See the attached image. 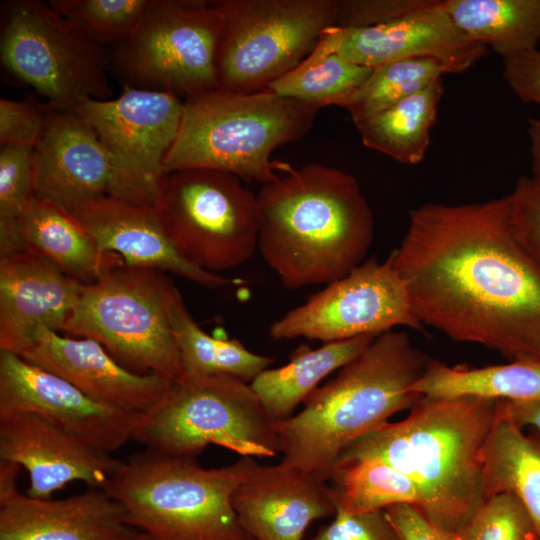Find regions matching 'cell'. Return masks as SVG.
<instances>
[{
  "label": "cell",
  "instance_id": "25",
  "mask_svg": "<svg viewBox=\"0 0 540 540\" xmlns=\"http://www.w3.org/2000/svg\"><path fill=\"white\" fill-rule=\"evenodd\" d=\"M376 336L323 343L315 349L300 345L286 365L264 370L250 385L273 422L286 420L323 378L358 357Z\"/></svg>",
  "mask_w": 540,
  "mask_h": 540
},
{
  "label": "cell",
  "instance_id": "16",
  "mask_svg": "<svg viewBox=\"0 0 540 540\" xmlns=\"http://www.w3.org/2000/svg\"><path fill=\"white\" fill-rule=\"evenodd\" d=\"M323 38L333 53L372 68L402 59L429 58L442 63L448 73L459 74L488 51L460 31L438 0H428L386 24L362 29L334 26Z\"/></svg>",
  "mask_w": 540,
  "mask_h": 540
},
{
  "label": "cell",
  "instance_id": "34",
  "mask_svg": "<svg viewBox=\"0 0 540 540\" xmlns=\"http://www.w3.org/2000/svg\"><path fill=\"white\" fill-rule=\"evenodd\" d=\"M150 0H51V8L101 45L119 43L139 24Z\"/></svg>",
  "mask_w": 540,
  "mask_h": 540
},
{
  "label": "cell",
  "instance_id": "20",
  "mask_svg": "<svg viewBox=\"0 0 540 540\" xmlns=\"http://www.w3.org/2000/svg\"><path fill=\"white\" fill-rule=\"evenodd\" d=\"M20 356L92 399L134 413L150 410L174 382L127 369L92 339L63 336L47 328L38 331L34 344Z\"/></svg>",
  "mask_w": 540,
  "mask_h": 540
},
{
  "label": "cell",
  "instance_id": "27",
  "mask_svg": "<svg viewBox=\"0 0 540 540\" xmlns=\"http://www.w3.org/2000/svg\"><path fill=\"white\" fill-rule=\"evenodd\" d=\"M442 7L470 40L502 59L540 41V0H444Z\"/></svg>",
  "mask_w": 540,
  "mask_h": 540
},
{
  "label": "cell",
  "instance_id": "22",
  "mask_svg": "<svg viewBox=\"0 0 540 540\" xmlns=\"http://www.w3.org/2000/svg\"><path fill=\"white\" fill-rule=\"evenodd\" d=\"M231 502L253 540H302L313 521L336 513L327 482L282 462L258 465L234 491Z\"/></svg>",
  "mask_w": 540,
  "mask_h": 540
},
{
  "label": "cell",
  "instance_id": "46",
  "mask_svg": "<svg viewBox=\"0 0 540 540\" xmlns=\"http://www.w3.org/2000/svg\"><path fill=\"white\" fill-rule=\"evenodd\" d=\"M247 540H253V539L249 537Z\"/></svg>",
  "mask_w": 540,
  "mask_h": 540
},
{
  "label": "cell",
  "instance_id": "9",
  "mask_svg": "<svg viewBox=\"0 0 540 540\" xmlns=\"http://www.w3.org/2000/svg\"><path fill=\"white\" fill-rule=\"evenodd\" d=\"M0 62L51 109L74 111L87 99L107 100L112 95L104 46L41 0L1 5Z\"/></svg>",
  "mask_w": 540,
  "mask_h": 540
},
{
  "label": "cell",
  "instance_id": "17",
  "mask_svg": "<svg viewBox=\"0 0 540 540\" xmlns=\"http://www.w3.org/2000/svg\"><path fill=\"white\" fill-rule=\"evenodd\" d=\"M19 469L0 461V540H119L136 531L104 489L61 500L33 498L16 488Z\"/></svg>",
  "mask_w": 540,
  "mask_h": 540
},
{
  "label": "cell",
  "instance_id": "45",
  "mask_svg": "<svg viewBox=\"0 0 540 540\" xmlns=\"http://www.w3.org/2000/svg\"><path fill=\"white\" fill-rule=\"evenodd\" d=\"M119 540H156L145 532L135 531Z\"/></svg>",
  "mask_w": 540,
  "mask_h": 540
},
{
  "label": "cell",
  "instance_id": "8",
  "mask_svg": "<svg viewBox=\"0 0 540 540\" xmlns=\"http://www.w3.org/2000/svg\"><path fill=\"white\" fill-rule=\"evenodd\" d=\"M135 440L147 449L196 457L208 445L241 457L280 453L274 422L250 383L216 375H184L150 410L142 413Z\"/></svg>",
  "mask_w": 540,
  "mask_h": 540
},
{
  "label": "cell",
  "instance_id": "43",
  "mask_svg": "<svg viewBox=\"0 0 540 540\" xmlns=\"http://www.w3.org/2000/svg\"><path fill=\"white\" fill-rule=\"evenodd\" d=\"M497 414L514 422L519 428L532 426L540 432V399L530 401L498 400Z\"/></svg>",
  "mask_w": 540,
  "mask_h": 540
},
{
  "label": "cell",
  "instance_id": "24",
  "mask_svg": "<svg viewBox=\"0 0 540 540\" xmlns=\"http://www.w3.org/2000/svg\"><path fill=\"white\" fill-rule=\"evenodd\" d=\"M19 221L27 250L46 257L84 285L124 263L118 255L101 251L70 212L49 201L33 196Z\"/></svg>",
  "mask_w": 540,
  "mask_h": 540
},
{
  "label": "cell",
  "instance_id": "33",
  "mask_svg": "<svg viewBox=\"0 0 540 540\" xmlns=\"http://www.w3.org/2000/svg\"><path fill=\"white\" fill-rule=\"evenodd\" d=\"M448 73L429 58H410L373 68L365 83L344 107L354 124L418 93Z\"/></svg>",
  "mask_w": 540,
  "mask_h": 540
},
{
  "label": "cell",
  "instance_id": "2",
  "mask_svg": "<svg viewBox=\"0 0 540 540\" xmlns=\"http://www.w3.org/2000/svg\"><path fill=\"white\" fill-rule=\"evenodd\" d=\"M277 168L283 175L256 195L258 251L282 285H327L363 263L374 217L357 179L318 163Z\"/></svg>",
  "mask_w": 540,
  "mask_h": 540
},
{
  "label": "cell",
  "instance_id": "32",
  "mask_svg": "<svg viewBox=\"0 0 540 540\" xmlns=\"http://www.w3.org/2000/svg\"><path fill=\"white\" fill-rule=\"evenodd\" d=\"M373 68L347 61L337 53L314 51L299 67L274 81L266 89L319 109L345 107L365 83Z\"/></svg>",
  "mask_w": 540,
  "mask_h": 540
},
{
  "label": "cell",
  "instance_id": "5",
  "mask_svg": "<svg viewBox=\"0 0 540 540\" xmlns=\"http://www.w3.org/2000/svg\"><path fill=\"white\" fill-rule=\"evenodd\" d=\"M316 108L269 89L243 93L224 89L188 97L164 172L207 169L262 185L279 176L272 152L305 137Z\"/></svg>",
  "mask_w": 540,
  "mask_h": 540
},
{
  "label": "cell",
  "instance_id": "19",
  "mask_svg": "<svg viewBox=\"0 0 540 540\" xmlns=\"http://www.w3.org/2000/svg\"><path fill=\"white\" fill-rule=\"evenodd\" d=\"M112 179L110 157L95 130L74 111L47 106L34 146V196L71 212L109 195Z\"/></svg>",
  "mask_w": 540,
  "mask_h": 540
},
{
  "label": "cell",
  "instance_id": "39",
  "mask_svg": "<svg viewBox=\"0 0 540 540\" xmlns=\"http://www.w3.org/2000/svg\"><path fill=\"white\" fill-rule=\"evenodd\" d=\"M310 540H400L384 510L350 514L336 510L334 519Z\"/></svg>",
  "mask_w": 540,
  "mask_h": 540
},
{
  "label": "cell",
  "instance_id": "4",
  "mask_svg": "<svg viewBox=\"0 0 540 540\" xmlns=\"http://www.w3.org/2000/svg\"><path fill=\"white\" fill-rule=\"evenodd\" d=\"M431 361L405 332L377 335L332 380L313 390L298 414L274 422L281 462L329 482L349 444L423 396L414 385Z\"/></svg>",
  "mask_w": 540,
  "mask_h": 540
},
{
  "label": "cell",
  "instance_id": "28",
  "mask_svg": "<svg viewBox=\"0 0 540 540\" xmlns=\"http://www.w3.org/2000/svg\"><path fill=\"white\" fill-rule=\"evenodd\" d=\"M442 95L441 78L418 93L355 123L362 143L399 163H420L431 141V130Z\"/></svg>",
  "mask_w": 540,
  "mask_h": 540
},
{
  "label": "cell",
  "instance_id": "30",
  "mask_svg": "<svg viewBox=\"0 0 540 540\" xmlns=\"http://www.w3.org/2000/svg\"><path fill=\"white\" fill-rule=\"evenodd\" d=\"M172 326L184 375H216L251 383L274 362L248 350L236 339L203 331L187 310L178 290L172 304Z\"/></svg>",
  "mask_w": 540,
  "mask_h": 540
},
{
  "label": "cell",
  "instance_id": "10",
  "mask_svg": "<svg viewBox=\"0 0 540 540\" xmlns=\"http://www.w3.org/2000/svg\"><path fill=\"white\" fill-rule=\"evenodd\" d=\"M222 13L214 1L150 0L139 24L108 53L124 87L186 98L219 88Z\"/></svg>",
  "mask_w": 540,
  "mask_h": 540
},
{
  "label": "cell",
  "instance_id": "44",
  "mask_svg": "<svg viewBox=\"0 0 540 540\" xmlns=\"http://www.w3.org/2000/svg\"><path fill=\"white\" fill-rule=\"evenodd\" d=\"M532 178L540 184V119L528 120Z\"/></svg>",
  "mask_w": 540,
  "mask_h": 540
},
{
  "label": "cell",
  "instance_id": "41",
  "mask_svg": "<svg viewBox=\"0 0 540 540\" xmlns=\"http://www.w3.org/2000/svg\"><path fill=\"white\" fill-rule=\"evenodd\" d=\"M502 60L503 77L514 94L525 103L540 106V51H524Z\"/></svg>",
  "mask_w": 540,
  "mask_h": 540
},
{
  "label": "cell",
  "instance_id": "26",
  "mask_svg": "<svg viewBox=\"0 0 540 540\" xmlns=\"http://www.w3.org/2000/svg\"><path fill=\"white\" fill-rule=\"evenodd\" d=\"M485 500L500 493L515 495L525 506L540 536V432L525 434L498 416L484 450Z\"/></svg>",
  "mask_w": 540,
  "mask_h": 540
},
{
  "label": "cell",
  "instance_id": "29",
  "mask_svg": "<svg viewBox=\"0 0 540 540\" xmlns=\"http://www.w3.org/2000/svg\"><path fill=\"white\" fill-rule=\"evenodd\" d=\"M414 390L429 397L474 396L496 400L540 399V360L522 359L481 368L449 366L432 359Z\"/></svg>",
  "mask_w": 540,
  "mask_h": 540
},
{
  "label": "cell",
  "instance_id": "6",
  "mask_svg": "<svg viewBox=\"0 0 540 540\" xmlns=\"http://www.w3.org/2000/svg\"><path fill=\"white\" fill-rule=\"evenodd\" d=\"M257 466L241 457L208 469L196 457L146 449L121 461L104 490L130 526L156 540H247L231 498Z\"/></svg>",
  "mask_w": 540,
  "mask_h": 540
},
{
  "label": "cell",
  "instance_id": "7",
  "mask_svg": "<svg viewBox=\"0 0 540 540\" xmlns=\"http://www.w3.org/2000/svg\"><path fill=\"white\" fill-rule=\"evenodd\" d=\"M177 292L163 271L117 265L83 285L62 332L98 342L131 371L178 381L184 372L172 326Z\"/></svg>",
  "mask_w": 540,
  "mask_h": 540
},
{
  "label": "cell",
  "instance_id": "36",
  "mask_svg": "<svg viewBox=\"0 0 540 540\" xmlns=\"http://www.w3.org/2000/svg\"><path fill=\"white\" fill-rule=\"evenodd\" d=\"M34 196V146L3 145L0 149V226L18 225Z\"/></svg>",
  "mask_w": 540,
  "mask_h": 540
},
{
  "label": "cell",
  "instance_id": "42",
  "mask_svg": "<svg viewBox=\"0 0 540 540\" xmlns=\"http://www.w3.org/2000/svg\"><path fill=\"white\" fill-rule=\"evenodd\" d=\"M384 511L400 540H457V535L436 528L410 504L393 505Z\"/></svg>",
  "mask_w": 540,
  "mask_h": 540
},
{
  "label": "cell",
  "instance_id": "12",
  "mask_svg": "<svg viewBox=\"0 0 540 540\" xmlns=\"http://www.w3.org/2000/svg\"><path fill=\"white\" fill-rule=\"evenodd\" d=\"M154 208L179 255L202 270L219 274L239 267L258 250L257 196L234 175L166 173Z\"/></svg>",
  "mask_w": 540,
  "mask_h": 540
},
{
  "label": "cell",
  "instance_id": "1",
  "mask_svg": "<svg viewBox=\"0 0 540 540\" xmlns=\"http://www.w3.org/2000/svg\"><path fill=\"white\" fill-rule=\"evenodd\" d=\"M389 256L423 326L511 361L540 360V265L511 229L508 195L411 209Z\"/></svg>",
  "mask_w": 540,
  "mask_h": 540
},
{
  "label": "cell",
  "instance_id": "21",
  "mask_svg": "<svg viewBox=\"0 0 540 540\" xmlns=\"http://www.w3.org/2000/svg\"><path fill=\"white\" fill-rule=\"evenodd\" d=\"M83 285L31 250L0 259V350L22 355L41 328L62 332Z\"/></svg>",
  "mask_w": 540,
  "mask_h": 540
},
{
  "label": "cell",
  "instance_id": "23",
  "mask_svg": "<svg viewBox=\"0 0 540 540\" xmlns=\"http://www.w3.org/2000/svg\"><path fill=\"white\" fill-rule=\"evenodd\" d=\"M70 213L101 251L118 255L127 265L157 269L210 289L243 282L207 272L183 259L154 207L106 195L81 203Z\"/></svg>",
  "mask_w": 540,
  "mask_h": 540
},
{
  "label": "cell",
  "instance_id": "14",
  "mask_svg": "<svg viewBox=\"0 0 540 540\" xmlns=\"http://www.w3.org/2000/svg\"><path fill=\"white\" fill-rule=\"evenodd\" d=\"M398 326L424 331L391 257L380 262L373 256L273 322L269 334L276 340L303 337L328 343Z\"/></svg>",
  "mask_w": 540,
  "mask_h": 540
},
{
  "label": "cell",
  "instance_id": "11",
  "mask_svg": "<svg viewBox=\"0 0 540 540\" xmlns=\"http://www.w3.org/2000/svg\"><path fill=\"white\" fill-rule=\"evenodd\" d=\"M219 88L257 92L292 72L336 25L338 0H216Z\"/></svg>",
  "mask_w": 540,
  "mask_h": 540
},
{
  "label": "cell",
  "instance_id": "13",
  "mask_svg": "<svg viewBox=\"0 0 540 540\" xmlns=\"http://www.w3.org/2000/svg\"><path fill=\"white\" fill-rule=\"evenodd\" d=\"M183 101L174 94L124 87L113 99H87L74 112L96 132L112 164L108 196L154 207L175 142Z\"/></svg>",
  "mask_w": 540,
  "mask_h": 540
},
{
  "label": "cell",
  "instance_id": "35",
  "mask_svg": "<svg viewBox=\"0 0 540 540\" xmlns=\"http://www.w3.org/2000/svg\"><path fill=\"white\" fill-rule=\"evenodd\" d=\"M457 540H540V536L522 502L511 493H500L483 502Z\"/></svg>",
  "mask_w": 540,
  "mask_h": 540
},
{
  "label": "cell",
  "instance_id": "3",
  "mask_svg": "<svg viewBox=\"0 0 540 540\" xmlns=\"http://www.w3.org/2000/svg\"><path fill=\"white\" fill-rule=\"evenodd\" d=\"M497 401L474 396H422L409 415L349 444L337 463L382 460L408 476L419 512L457 535L485 501L484 450L497 419Z\"/></svg>",
  "mask_w": 540,
  "mask_h": 540
},
{
  "label": "cell",
  "instance_id": "15",
  "mask_svg": "<svg viewBox=\"0 0 540 540\" xmlns=\"http://www.w3.org/2000/svg\"><path fill=\"white\" fill-rule=\"evenodd\" d=\"M31 413L105 452L132 440L142 413L96 401L64 378L0 350V416Z\"/></svg>",
  "mask_w": 540,
  "mask_h": 540
},
{
  "label": "cell",
  "instance_id": "37",
  "mask_svg": "<svg viewBox=\"0 0 540 540\" xmlns=\"http://www.w3.org/2000/svg\"><path fill=\"white\" fill-rule=\"evenodd\" d=\"M511 229L524 249L540 265V184L521 177L508 194Z\"/></svg>",
  "mask_w": 540,
  "mask_h": 540
},
{
  "label": "cell",
  "instance_id": "31",
  "mask_svg": "<svg viewBox=\"0 0 540 540\" xmlns=\"http://www.w3.org/2000/svg\"><path fill=\"white\" fill-rule=\"evenodd\" d=\"M329 482L336 510L350 514L381 511L397 504L416 507L419 501L408 476L375 458L336 464Z\"/></svg>",
  "mask_w": 540,
  "mask_h": 540
},
{
  "label": "cell",
  "instance_id": "38",
  "mask_svg": "<svg viewBox=\"0 0 540 540\" xmlns=\"http://www.w3.org/2000/svg\"><path fill=\"white\" fill-rule=\"evenodd\" d=\"M47 106L33 100L0 99V143L31 145L37 143L46 119Z\"/></svg>",
  "mask_w": 540,
  "mask_h": 540
},
{
  "label": "cell",
  "instance_id": "18",
  "mask_svg": "<svg viewBox=\"0 0 540 540\" xmlns=\"http://www.w3.org/2000/svg\"><path fill=\"white\" fill-rule=\"evenodd\" d=\"M0 460L23 467L27 495L43 499L72 481L104 489L121 463L31 413L0 416Z\"/></svg>",
  "mask_w": 540,
  "mask_h": 540
},
{
  "label": "cell",
  "instance_id": "40",
  "mask_svg": "<svg viewBox=\"0 0 540 540\" xmlns=\"http://www.w3.org/2000/svg\"><path fill=\"white\" fill-rule=\"evenodd\" d=\"M428 0H338L337 27L362 29L386 24L425 5Z\"/></svg>",
  "mask_w": 540,
  "mask_h": 540
}]
</instances>
